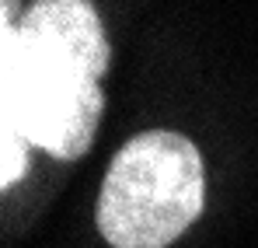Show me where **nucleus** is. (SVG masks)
<instances>
[{"mask_svg": "<svg viewBox=\"0 0 258 248\" xmlns=\"http://www.w3.org/2000/svg\"><path fill=\"white\" fill-rule=\"evenodd\" d=\"M112 45L94 0H32L4 21V123L56 161H77L105 112Z\"/></svg>", "mask_w": 258, "mask_h": 248, "instance_id": "obj_1", "label": "nucleus"}, {"mask_svg": "<svg viewBox=\"0 0 258 248\" xmlns=\"http://www.w3.org/2000/svg\"><path fill=\"white\" fill-rule=\"evenodd\" d=\"M206 207L199 147L174 129H143L101 178L94 224L112 248H168Z\"/></svg>", "mask_w": 258, "mask_h": 248, "instance_id": "obj_2", "label": "nucleus"}, {"mask_svg": "<svg viewBox=\"0 0 258 248\" xmlns=\"http://www.w3.org/2000/svg\"><path fill=\"white\" fill-rule=\"evenodd\" d=\"M28 171V140L4 123V168H0V185L11 189L18 178H25Z\"/></svg>", "mask_w": 258, "mask_h": 248, "instance_id": "obj_3", "label": "nucleus"}]
</instances>
